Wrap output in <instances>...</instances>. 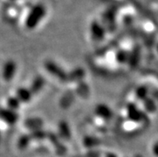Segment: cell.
I'll return each mask as SVG.
<instances>
[{"label": "cell", "mask_w": 158, "mask_h": 157, "mask_svg": "<svg viewBox=\"0 0 158 157\" xmlns=\"http://www.w3.org/2000/svg\"><path fill=\"white\" fill-rule=\"evenodd\" d=\"M32 95L33 94L29 88H19L17 90L15 96L18 99L21 104H27L31 100Z\"/></svg>", "instance_id": "cell-2"}, {"label": "cell", "mask_w": 158, "mask_h": 157, "mask_svg": "<svg viewBox=\"0 0 158 157\" xmlns=\"http://www.w3.org/2000/svg\"><path fill=\"white\" fill-rule=\"evenodd\" d=\"M16 73V64L14 62L10 61L6 63L2 68V77L4 80L10 81L15 77Z\"/></svg>", "instance_id": "cell-1"}]
</instances>
